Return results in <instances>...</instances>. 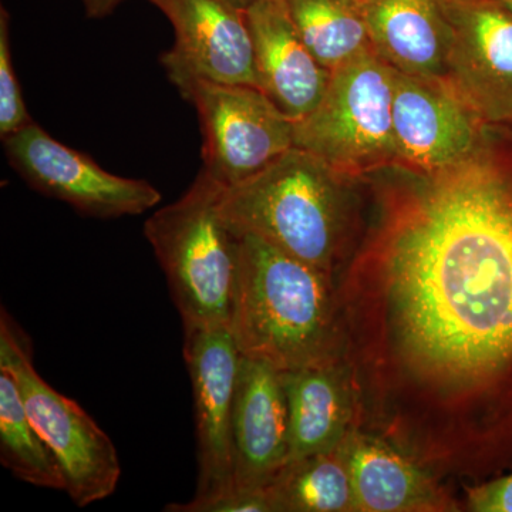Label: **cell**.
Segmentation results:
<instances>
[{"instance_id": "cell-13", "label": "cell", "mask_w": 512, "mask_h": 512, "mask_svg": "<svg viewBox=\"0 0 512 512\" xmlns=\"http://www.w3.org/2000/svg\"><path fill=\"white\" fill-rule=\"evenodd\" d=\"M234 487L265 488L289 461V414L282 372L241 356L232 417Z\"/></svg>"}, {"instance_id": "cell-11", "label": "cell", "mask_w": 512, "mask_h": 512, "mask_svg": "<svg viewBox=\"0 0 512 512\" xmlns=\"http://www.w3.org/2000/svg\"><path fill=\"white\" fill-rule=\"evenodd\" d=\"M393 72L397 167L433 173L460 163L476 151L490 126L446 80Z\"/></svg>"}, {"instance_id": "cell-23", "label": "cell", "mask_w": 512, "mask_h": 512, "mask_svg": "<svg viewBox=\"0 0 512 512\" xmlns=\"http://www.w3.org/2000/svg\"><path fill=\"white\" fill-rule=\"evenodd\" d=\"M466 510L512 512V471L466 487Z\"/></svg>"}, {"instance_id": "cell-17", "label": "cell", "mask_w": 512, "mask_h": 512, "mask_svg": "<svg viewBox=\"0 0 512 512\" xmlns=\"http://www.w3.org/2000/svg\"><path fill=\"white\" fill-rule=\"evenodd\" d=\"M373 52L396 72L447 79L451 29L446 0H360Z\"/></svg>"}, {"instance_id": "cell-26", "label": "cell", "mask_w": 512, "mask_h": 512, "mask_svg": "<svg viewBox=\"0 0 512 512\" xmlns=\"http://www.w3.org/2000/svg\"><path fill=\"white\" fill-rule=\"evenodd\" d=\"M500 2L507 6V8L512 12V0H500Z\"/></svg>"}, {"instance_id": "cell-24", "label": "cell", "mask_w": 512, "mask_h": 512, "mask_svg": "<svg viewBox=\"0 0 512 512\" xmlns=\"http://www.w3.org/2000/svg\"><path fill=\"white\" fill-rule=\"evenodd\" d=\"M126 0H82L86 15L92 19L106 18Z\"/></svg>"}, {"instance_id": "cell-3", "label": "cell", "mask_w": 512, "mask_h": 512, "mask_svg": "<svg viewBox=\"0 0 512 512\" xmlns=\"http://www.w3.org/2000/svg\"><path fill=\"white\" fill-rule=\"evenodd\" d=\"M353 184L293 147L255 177L227 188L222 214L234 231L265 239L338 279L355 249Z\"/></svg>"}, {"instance_id": "cell-4", "label": "cell", "mask_w": 512, "mask_h": 512, "mask_svg": "<svg viewBox=\"0 0 512 512\" xmlns=\"http://www.w3.org/2000/svg\"><path fill=\"white\" fill-rule=\"evenodd\" d=\"M227 188L201 170L180 200L144 224L184 332L231 323L239 269V235L222 214Z\"/></svg>"}, {"instance_id": "cell-20", "label": "cell", "mask_w": 512, "mask_h": 512, "mask_svg": "<svg viewBox=\"0 0 512 512\" xmlns=\"http://www.w3.org/2000/svg\"><path fill=\"white\" fill-rule=\"evenodd\" d=\"M0 461L25 483L64 491L62 467L30 421L18 380L5 366H0Z\"/></svg>"}, {"instance_id": "cell-22", "label": "cell", "mask_w": 512, "mask_h": 512, "mask_svg": "<svg viewBox=\"0 0 512 512\" xmlns=\"http://www.w3.org/2000/svg\"><path fill=\"white\" fill-rule=\"evenodd\" d=\"M167 512H274L265 488L245 490L234 487L214 497H194L188 503L165 505Z\"/></svg>"}, {"instance_id": "cell-10", "label": "cell", "mask_w": 512, "mask_h": 512, "mask_svg": "<svg viewBox=\"0 0 512 512\" xmlns=\"http://www.w3.org/2000/svg\"><path fill=\"white\" fill-rule=\"evenodd\" d=\"M148 2L173 25L174 46L161 56V64L180 94L198 80L258 87L245 10L232 0Z\"/></svg>"}, {"instance_id": "cell-15", "label": "cell", "mask_w": 512, "mask_h": 512, "mask_svg": "<svg viewBox=\"0 0 512 512\" xmlns=\"http://www.w3.org/2000/svg\"><path fill=\"white\" fill-rule=\"evenodd\" d=\"M282 379L288 402L289 461L330 450L360 429L359 399L346 357L282 372Z\"/></svg>"}, {"instance_id": "cell-5", "label": "cell", "mask_w": 512, "mask_h": 512, "mask_svg": "<svg viewBox=\"0 0 512 512\" xmlns=\"http://www.w3.org/2000/svg\"><path fill=\"white\" fill-rule=\"evenodd\" d=\"M393 76L373 50L335 70L318 106L293 121V146L355 183L397 167Z\"/></svg>"}, {"instance_id": "cell-7", "label": "cell", "mask_w": 512, "mask_h": 512, "mask_svg": "<svg viewBox=\"0 0 512 512\" xmlns=\"http://www.w3.org/2000/svg\"><path fill=\"white\" fill-rule=\"evenodd\" d=\"M200 120L202 170L225 188L245 183L293 146V121L259 87L198 80L181 93Z\"/></svg>"}, {"instance_id": "cell-21", "label": "cell", "mask_w": 512, "mask_h": 512, "mask_svg": "<svg viewBox=\"0 0 512 512\" xmlns=\"http://www.w3.org/2000/svg\"><path fill=\"white\" fill-rule=\"evenodd\" d=\"M33 123L30 119L15 67L9 39V13L0 9V138L16 133Z\"/></svg>"}, {"instance_id": "cell-14", "label": "cell", "mask_w": 512, "mask_h": 512, "mask_svg": "<svg viewBox=\"0 0 512 512\" xmlns=\"http://www.w3.org/2000/svg\"><path fill=\"white\" fill-rule=\"evenodd\" d=\"M254 45L258 87L298 121L322 100L330 76L299 36L286 0H261L245 10Z\"/></svg>"}, {"instance_id": "cell-25", "label": "cell", "mask_w": 512, "mask_h": 512, "mask_svg": "<svg viewBox=\"0 0 512 512\" xmlns=\"http://www.w3.org/2000/svg\"><path fill=\"white\" fill-rule=\"evenodd\" d=\"M232 2L242 10H247L251 8L252 5H255V3L261 2V0H232Z\"/></svg>"}, {"instance_id": "cell-6", "label": "cell", "mask_w": 512, "mask_h": 512, "mask_svg": "<svg viewBox=\"0 0 512 512\" xmlns=\"http://www.w3.org/2000/svg\"><path fill=\"white\" fill-rule=\"evenodd\" d=\"M0 366L18 380L30 421L55 453L64 474V493L80 508L110 497L121 477L113 441L79 403L36 372L28 336L5 311L0 320Z\"/></svg>"}, {"instance_id": "cell-18", "label": "cell", "mask_w": 512, "mask_h": 512, "mask_svg": "<svg viewBox=\"0 0 512 512\" xmlns=\"http://www.w3.org/2000/svg\"><path fill=\"white\" fill-rule=\"evenodd\" d=\"M350 436L330 450L286 463L266 487L274 512H357Z\"/></svg>"}, {"instance_id": "cell-1", "label": "cell", "mask_w": 512, "mask_h": 512, "mask_svg": "<svg viewBox=\"0 0 512 512\" xmlns=\"http://www.w3.org/2000/svg\"><path fill=\"white\" fill-rule=\"evenodd\" d=\"M338 278L360 430L440 478L512 471V128L460 163L366 178Z\"/></svg>"}, {"instance_id": "cell-12", "label": "cell", "mask_w": 512, "mask_h": 512, "mask_svg": "<svg viewBox=\"0 0 512 512\" xmlns=\"http://www.w3.org/2000/svg\"><path fill=\"white\" fill-rule=\"evenodd\" d=\"M184 333L198 443L195 497H214L234 488L232 417L242 355L229 326Z\"/></svg>"}, {"instance_id": "cell-8", "label": "cell", "mask_w": 512, "mask_h": 512, "mask_svg": "<svg viewBox=\"0 0 512 512\" xmlns=\"http://www.w3.org/2000/svg\"><path fill=\"white\" fill-rule=\"evenodd\" d=\"M2 141L10 165L33 190L66 202L87 217H133L160 204L161 192L153 184L103 170L35 121Z\"/></svg>"}, {"instance_id": "cell-19", "label": "cell", "mask_w": 512, "mask_h": 512, "mask_svg": "<svg viewBox=\"0 0 512 512\" xmlns=\"http://www.w3.org/2000/svg\"><path fill=\"white\" fill-rule=\"evenodd\" d=\"M286 6L303 43L328 72L373 50L360 0H286Z\"/></svg>"}, {"instance_id": "cell-9", "label": "cell", "mask_w": 512, "mask_h": 512, "mask_svg": "<svg viewBox=\"0 0 512 512\" xmlns=\"http://www.w3.org/2000/svg\"><path fill=\"white\" fill-rule=\"evenodd\" d=\"M446 82L487 126L512 128V12L500 0H446Z\"/></svg>"}, {"instance_id": "cell-16", "label": "cell", "mask_w": 512, "mask_h": 512, "mask_svg": "<svg viewBox=\"0 0 512 512\" xmlns=\"http://www.w3.org/2000/svg\"><path fill=\"white\" fill-rule=\"evenodd\" d=\"M357 512H456L464 505L427 468L389 441L357 429L350 436Z\"/></svg>"}, {"instance_id": "cell-2", "label": "cell", "mask_w": 512, "mask_h": 512, "mask_svg": "<svg viewBox=\"0 0 512 512\" xmlns=\"http://www.w3.org/2000/svg\"><path fill=\"white\" fill-rule=\"evenodd\" d=\"M238 235V281L229 329L241 355L264 360L281 372L346 357L338 279L254 234Z\"/></svg>"}]
</instances>
